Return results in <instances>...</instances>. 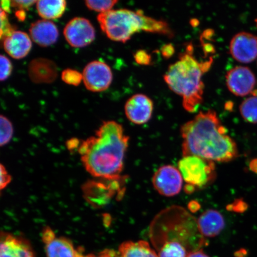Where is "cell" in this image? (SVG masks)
Wrapping results in <instances>:
<instances>
[{"label":"cell","mask_w":257,"mask_h":257,"mask_svg":"<svg viewBox=\"0 0 257 257\" xmlns=\"http://www.w3.org/2000/svg\"><path fill=\"white\" fill-rule=\"evenodd\" d=\"M128 142L130 137L120 123L104 121L94 136L79 144L78 153L83 167L95 178L119 179Z\"/></svg>","instance_id":"obj_1"},{"label":"cell","mask_w":257,"mask_h":257,"mask_svg":"<svg viewBox=\"0 0 257 257\" xmlns=\"http://www.w3.org/2000/svg\"><path fill=\"white\" fill-rule=\"evenodd\" d=\"M183 157L194 156L214 163L232 162L238 156L234 141L213 110L201 111L181 127Z\"/></svg>","instance_id":"obj_2"},{"label":"cell","mask_w":257,"mask_h":257,"mask_svg":"<svg viewBox=\"0 0 257 257\" xmlns=\"http://www.w3.org/2000/svg\"><path fill=\"white\" fill-rule=\"evenodd\" d=\"M193 45L188 44L176 62L170 64L164 80L169 88L181 96L185 110L194 112L203 101L204 84L202 76L211 68L213 57L198 60L194 56Z\"/></svg>","instance_id":"obj_3"},{"label":"cell","mask_w":257,"mask_h":257,"mask_svg":"<svg viewBox=\"0 0 257 257\" xmlns=\"http://www.w3.org/2000/svg\"><path fill=\"white\" fill-rule=\"evenodd\" d=\"M101 30L109 39L126 43L135 34L141 31L159 34L171 38L174 32L165 21L157 20L138 10H111L97 16Z\"/></svg>","instance_id":"obj_4"},{"label":"cell","mask_w":257,"mask_h":257,"mask_svg":"<svg viewBox=\"0 0 257 257\" xmlns=\"http://www.w3.org/2000/svg\"><path fill=\"white\" fill-rule=\"evenodd\" d=\"M178 169L186 184L196 189L206 187L216 178L215 163L197 156L183 157L178 163Z\"/></svg>","instance_id":"obj_5"},{"label":"cell","mask_w":257,"mask_h":257,"mask_svg":"<svg viewBox=\"0 0 257 257\" xmlns=\"http://www.w3.org/2000/svg\"><path fill=\"white\" fill-rule=\"evenodd\" d=\"M183 181L184 179L179 169L172 165L161 167L152 179L154 189L159 194L167 197L178 195L182 190Z\"/></svg>","instance_id":"obj_6"},{"label":"cell","mask_w":257,"mask_h":257,"mask_svg":"<svg viewBox=\"0 0 257 257\" xmlns=\"http://www.w3.org/2000/svg\"><path fill=\"white\" fill-rule=\"evenodd\" d=\"M47 257H83L82 248H76L72 241L57 236L49 226L43 228L41 233Z\"/></svg>","instance_id":"obj_7"},{"label":"cell","mask_w":257,"mask_h":257,"mask_svg":"<svg viewBox=\"0 0 257 257\" xmlns=\"http://www.w3.org/2000/svg\"><path fill=\"white\" fill-rule=\"evenodd\" d=\"M83 82L90 91L98 92L107 89L112 80L110 67L102 61L89 63L83 70Z\"/></svg>","instance_id":"obj_8"},{"label":"cell","mask_w":257,"mask_h":257,"mask_svg":"<svg viewBox=\"0 0 257 257\" xmlns=\"http://www.w3.org/2000/svg\"><path fill=\"white\" fill-rule=\"evenodd\" d=\"M64 36L70 46L83 48L95 40V31L87 19L77 17L70 20L64 27Z\"/></svg>","instance_id":"obj_9"},{"label":"cell","mask_w":257,"mask_h":257,"mask_svg":"<svg viewBox=\"0 0 257 257\" xmlns=\"http://www.w3.org/2000/svg\"><path fill=\"white\" fill-rule=\"evenodd\" d=\"M229 51L237 62H252L257 57V37L248 32H239L230 41Z\"/></svg>","instance_id":"obj_10"},{"label":"cell","mask_w":257,"mask_h":257,"mask_svg":"<svg viewBox=\"0 0 257 257\" xmlns=\"http://www.w3.org/2000/svg\"><path fill=\"white\" fill-rule=\"evenodd\" d=\"M226 85L234 95L246 96L252 93L255 87L254 74L248 67L236 66L230 69L226 76Z\"/></svg>","instance_id":"obj_11"},{"label":"cell","mask_w":257,"mask_h":257,"mask_svg":"<svg viewBox=\"0 0 257 257\" xmlns=\"http://www.w3.org/2000/svg\"><path fill=\"white\" fill-rule=\"evenodd\" d=\"M154 110L152 99L146 95L132 96L124 105V112L128 120L136 124H144L152 118Z\"/></svg>","instance_id":"obj_12"},{"label":"cell","mask_w":257,"mask_h":257,"mask_svg":"<svg viewBox=\"0 0 257 257\" xmlns=\"http://www.w3.org/2000/svg\"><path fill=\"white\" fill-rule=\"evenodd\" d=\"M0 257H36L27 239L15 234L2 232Z\"/></svg>","instance_id":"obj_13"},{"label":"cell","mask_w":257,"mask_h":257,"mask_svg":"<svg viewBox=\"0 0 257 257\" xmlns=\"http://www.w3.org/2000/svg\"><path fill=\"white\" fill-rule=\"evenodd\" d=\"M28 75L35 83H52L58 75L57 67L53 61L46 58H37L29 64Z\"/></svg>","instance_id":"obj_14"},{"label":"cell","mask_w":257,"mask_h":257,"mask_svg":"<svg viewBox=\"0 0 257 257\" xmlns=\"http://www.w3.org/2000/svg\"><path fill=\"white\" fill-rule=\"evenodd\" d=\"M30 35L31 40L38 46L47 47L56 43L59 32L53 22L42 19L31 24Z\"/></svg>","instance_id":"obj_15"},{"label":"cell","mask_w":257,"mask_h":257,"mask_svg":"<svg viewBox=\"0 0 257 257\" xmlns=\"http://www.w3.org/2000/svg\"><path fill=\"white\" fill-rule=\"evenodd\" d=\"M3 47L10 56L15 59H22L30 53L32 40L25 32L14 31L5 37Z\"/></svg>","instance_id":"obj_16"},{"label":"cell","mask_w":257,"mask_h":257,"mask_svg":"<svg viewBox=\"0 0 257 257\" xmlns=\"http://www.w3.org/2000/svg\"><path fill=\"white\" fill-rule=\"evenodd\" d=\"M198 229L204 238L214 237L219 234L225 227V220L219 211L209 209L198 218Z\"/></svg>","instance_id":"obj_17"},{"label":"cell","mask_w":257,"mask_h":257,"mask_svg":"<svg viewBox=\"0 0 257 257\" xmlns=\"http://www.w3.org/2000/svg\"><path fill=\"white\" fill-rule=\"evenodd\" d=\"M120 257H159L155 250L145 240L127 241L118 248Z\"/></svg>","instance_id":"obj_18"},{"label":"cell","mask_w":257,"mask_h":257,"mask_svg":"<svg viewBox=\"0 0 257 257\" xmlns=\"http://www.w3.org/2000/svg\"><path fill=\"white\" fill-rule=\"evenodd\" d=\"M66 2L64 0H41L36 3L38 15L45 20L62 17L65 12Z\"/></svg>","instance_id":"obj_19"},{"label":"cell","mask_w":257,"mask_h":257,"mask_svg":"<svg viewBox=\"0 0 257 257\" xmlns=\"http://www.w3.org/2000/svg\"><path fill=\"white\" fill-rule=\"evenodd\" d=\"M240 112L243 119L250 123H257V96L246 98L240 105Z\"/></svg>","instance_id":"obj_20"},{"label":"cell","mask_w":257,"mask_h":257,"mask_svg":"<svg viewBox=\"0 0 257 257\" xmlns=\"http://www.w3.org/2000/svg\"><path fill=\"white\" fill-rule=\"evenodd\" d=\"M0 145L3 147L11 142L14 130L12 122L3 115L0 116Z\"/></svg>","instance_id":"obj_21"},{"label":"cell","mask_w":257,"mask_h":257,"mask_svg":"<svg viewBox=\"0 0 257 257\" xmlns=\"http://www.w3.org/2000/svg\"><path fill=\"white\" fill-rule=\"evenodd\" d=\"M118 2L116 0H87L85 5L91 11L102 14L111 11Z\"/></svg>","instance_id":"obj_22"},{"label":"cell","mask_w":257,"mask_h":257,"mask_svg":"<svg viewBox=\"0 0 257 257\" xmlns=\"http://www.w3.org/2000/svg\"><path fill=\"white\" fill-rule=\"evenodd\" d=\"M62 79L67 84L78 86L83 80V76L81 73L76 70L67 69L62 72Z\"/></svg>","instance_id":"obj_23"},{"label":"cell","mask_w":257,"mask_h":257,"mask_svg":"<svg viewBox=\"0 0 257 257\" xmlns=\"http://www.w3.org/2000/svg\"><path fill=\"white\" fill-rule=\"evenodd\" d=\"M0 80L4 81L11 76L13 66L11 61L5 56H0Z\"/></svg>","instance_id":"obj_24"},{"label":"cell","mask_w":257,"mask_h":257,"mask_svg":"<svg viewBox=\"0 0 257 257\" xmlns=\"http://www.w3.org/2000/svg\"><path fill=\"white\" fill-rule=\"evenodd\" d=\"M11 2V6L12 8H15L18 11H27L31 6H33L37 1H27V0H15Z\"/></svg>","instance_id":"obj_25"},{"label":"cell","mask_w":257,"mask_h":257,"mask_svg":"<svg viewBox=\"0 0 257 257\" xmlns=\"http://www.w3.org/2000/svg\"><path fill=\"white\" fill-rule=\"evenodd\" d=\"M135 60L137 63L142 65H149L152 62V58L146 51L140 50L135 54Z\"/></svg>","instance_id":"obj_26"},{"label":"cell","mask_w":257,"mask_h":257,"mask_svg":"<svg viewBox=\"0 0 257 257\" xmlns=\"http://www.w3.org/2000/svg\"><path fill=\"white\" fill-rule=\"evenodd\" d=\"M0 170H1V183H0V188L1 191L7 188L10 183L12 181V177L9 174L7 169L2 164L0 167Z\"/></svg>","instance_id":"obj_27"},{"label":"cell","mask_w":257,"mask_h":257,"mask_svg":"<svg viewBox=\"0 0 257 257\" xmlns=\"http://www.w3.org/2000/svg\"><path fill=\"white\" fill-rule=\"evenodd\" d=\"M83 257H120L118 251L113 249H105L96 253H89Z\"/></svg>","instance_id":"obj_28"},{"label":"cell","mask_w":257,"mask_h":257,"mask_svg":"<svg viewBox=\"0 0 257 257\" xmlns=\"http://www.w3.org/2000/svg\"><path fill=\"white\" fill-rule=\"evenodd\" d=\"M173 53H174V48L171 45H166L163 47L162 54L164 56L169 57L171 56Z\"/></svg>","instance_id":"obj_29"},{"label":"cell","mask_w":257,"mask_h":257,"mask_svg":"<svg viewBox=\"0 0 257 257\" xmlns=\"http://www.w3.org/2000/svg\"><path fill=\"white\" fill-rule=\"evenodd\" d=\"M186 257H210L203 252L201 249L193 250L189 252Z\"/></svg>","instance_id":"obj_30"},{"label":"cell","mask_w":257,"mask_h":257,"mask_svg":"<svg viewBox=\"0 0 257 257\" xmlns=\"http://www.w3.org/2000/svg\"><path fill=\"white\" fill-rule=\"evenodd\" d=\"M2 8L3 11L6 12H9L11 11V1H2L1 2Z\"/></svg>","instance_id":"obj_31"},{"label":"cell","mask_w":257,"mask_h":257,"mask_svg":"<svg viewBox=\"0 0 257 257\" xmlns=\"http://www.w3.org/2000/svg\"><path fill=\"white\" fill-rule=\"evenodd\" d=\"M188 207L189 210L191 211L195 212L197 211L198 210V208H200V204L197 203L196 201H192L189 203Z\"/></svg>","instance_id":"obj_32"},{"label":"cell","mask_w":257,"mask_h":257,"mask_svg":"<svg viewBox=\"0 0 257 257\" xmlns=\"http://www.w3.org/2000/svg\"><path fill=\"white\" fill-rule=\"evenodd\" d=\"M16 18L19 21H24L26 18V13L24 11H17L16 12Z\"/></svg>","instance_id":"obj_33"},{"label":"cell","mask_w":257,"mask_h":257,"mask_svg":"<svg viewBox=\"0 0 257 257\" xmlns=\"http://www.w3.org/2000/svg\"><path fill=\"white\" fill-rule=\"evenodd\" d=\"M249 169L257 174V159H253L249 163Z\"/></svg>","instance_id":"obj_34"},{"label":"cell","mask_w":257,"mask_h":257,"mask_svg":"<svg viewBox=\"0 0 257 257\" xmlns=\"http://www.w3.org/2000/svg\"><path fill=\"white\" fill-rule=\"evenodd\" d=\"M255 22H256V27H257V19H255Z\"/></svg>","instance_id":"obj_35"}]
</instances>
